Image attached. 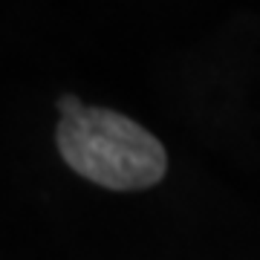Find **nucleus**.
I'll return each mask as SVG.
<instances>
[{"label":"nucleus","instance_id":"1","mask_svg":"<svg viewBox=\"0 0 260 260\" xmlns=\"http://www.w3.org/2000/svg\"><path fill=\"white\" fill-rule=\"evenodd\" d=\"M58 150L78 177L107 191H142L168 171L162 142L139 121L107 107H84L58 121Z\"/></svg>","mask_w":260,"mask_h":260},{"label":"nucleus","instance_id":"2","mask_svg":"<svg viewBox=\"0 0 260 260\" xmlns=\"http://www.w3.org/2000/svg\"><path fill=\"white\" fill-rule=\"evenodd\" d=\"M81 110H84L81 99H75V95H64V99H58V113H61V119L75 116V113H81Z\"/></svg>","mask_w":260,"mask_h":260}]
</instances>
